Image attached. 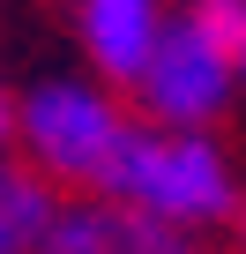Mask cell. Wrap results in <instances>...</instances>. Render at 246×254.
<instances>
[{"label":"cell","instance_id":"3957f363","mask_svg":"<svg viewBox=\"0 0 246 254\" xmlns=\"http://www.w3.org/2000/svg\"><path fill=\"white\" fill-rule=\"evenodd\" d=\"M15 127H23L38 172H52V180H104L119 135H127V120L112 112V97L90 90V82H38L23 97Z\"/></svg>","mask_w":246,"mask_h":254},{"label":"cell","instance_id":"5b68a950","mask_svg":"<svg viewBox=\"0 0 246 254\" xmlns=\"http://www.w3.org/2000/svg\"><path fill=\"white\" fill-rule=\"evenodd\" d=\"M157 23H164V0H82V45H90V60H97L104 75H119V82H135V67H142Z\"/></svg>","mask_w":246,"mask_h":254},{"label":"cell","instance_id":"9c48e42d","mask_svg":"<svg viewBox=\"0 0 246 254\" xmlns=\"http://www.w3.org/2000/svg\"><path fill=\"white\" fill-rule=\"evenodd\" d=\"M239 82H246V53H239Z\"/></svg>","mask_w":246,"mask_h":254},{"label":"cell","instance_id":"ba28073f","mask_svg":"<svg viewBox=\"0 0 246 254\" xmlns=\"http://www.w3.org/2000/svg\"><path fill=\"white\" fill-rule=\"evenodd\" d=\"M8 135H15V105L0 97V142H8Z\"/></svg>","mask_w":246,"mask_h":254},{"label":"cell","instance_id":"7a4b0ae2","mask_svg":"<svg viewBox=\"0 0 246 254\" xmlns=\"http://www.w3.org/2000/svg\"><path fill=\"white\" fill-rule=\"evenodd\" d=\"M135 90H142V112L157 127H209L224 112V97L239 90V60L194 23V15H164L142 67H135Z\"/></svg>","mask_w":246,"mask_h":254},{"label":"cell","instance_id":"6da1fadb","mask_svg":"<svg viewBox=\"0 0 246 254\" xmlns=\"http://www.w3.org/2000/svg\"><path fill=\"white\" fill-rule=\"evenodd\" d=\"M97 187H104L119 209L157 217V224H172V232L216 224V217H231V202H239L231 165H224V150L201 135V127H127Z\"/></svg>","mask_w":246,"mask_h":254},{"label":"cell","instance_id":"277c9868","mask_svg":"<svg viewBox=\"0 0 246 254\" xmlns=\"http://www.w3.org/2000/svg\"><path fill=\"white\" fill-rule=\"evenodd\" d=\"M38 254H201V247L157 217H135L119 202H90V209H60Z\"/></svg>","mask_w":246,"mask_h":254},{"label":"cell","instance_id":"52a82bcc","mask_svg":"<svg viewBox=\"0 0 246 254\" xmlns=\"http://www.w3.org/2000/svg\"><path fill=\"white\" fill-rule=\"evenodd\" d=\"M194 23H201L231 60L246 53V0H194Z\"/></svg>","mask_w":246,"mask_h":254},{"label":"cell","instance_id":"8992f818","mask_svg":"<svg viewBox=\"0 0 246 254\" xmlns=\"http://www.w3.org/2000/svg\"><path fill=\"white\" fill-rule=\"evenodd\" d=\"M60 202L45 187V172H23V165H0V254H38L45 232H52Z\"/></svg>","mask_w":246,"mask_h":254}]
</instances>
